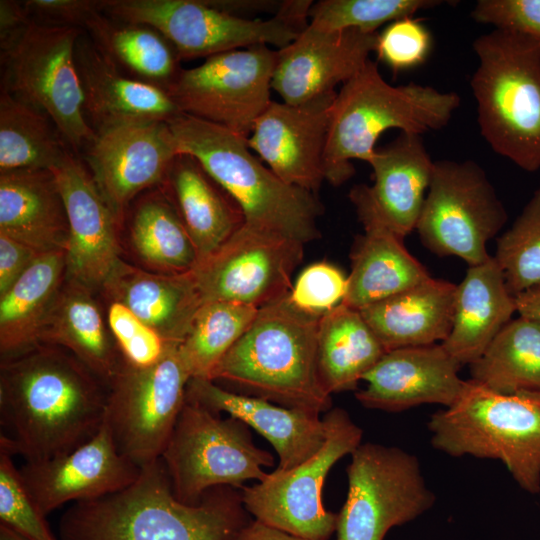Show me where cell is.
I'll return each instance as SVG.
<instances>
[{
    "label": "cell",
    "instance_id": "cell-51",
    "mask_svg": "<svg viewBox=\"0 0 540 540\" xmlns=\"http://www.w3.org/2000/svg\"><path fill=\"white\" fill-rule=\"evenodd\" d=\"M515 303L520 316L540 323V284L516 295Z\"/></svg>",
    "mask_w": 540,
    "mask_h": 540
},
{
    "label": "cell",
    "instance_id": "cell-23",
    "mask_svg": "<svg viewBox=\"0 0 540 540\" xmlns=\"http://www.w3.org/2000/svg\"><path fill=\"white\" fill-rule=\"evenodd\" d=\"M75 57L85 114L95 132L131 122H168L181 113L165 89L124 74L82 34Z\"/></svg>",
    "mask_w": 540,
    "mask_h": 540
},
{
    "label": "cell",
    "instance_id": "cell-7",
    "mask_svg": "<svg viewBox=\"0 0 540 540\" xmlns=\"http://www.w3.org/2000/svg\"><path fill=\"white\" fill-rule=\"evenodd\" d=\"M434 448L454 457L501 460L517 484L540 492V393L502 394L466 381L455 404L428 422Z\"/></svg>",
    "mask_w": 540,
    "mask_h": 540
},
{
    "label": "cell",
    "instance_id": "cell-5",
    "mask_svg": "<svg viewBox=\"0 0 540 540\" xmlns=\"http://www.w3.org/2000/svg\"><path fill=\"white\" fill-rule=\"evenodd\" d=\"M179 154L194 157L241 208L245 223L303 244L320 237L317 194L289 185L251 153L247 139L180 113L168 121Z\"/></svg>",
    "mask_w": 540,
    "mask_h": 540
},
{
    "label": "cell",
    "instance_id": "cell-47",
    "mask_svg": "<svg viewBox=\"0 0 540 540\" xmlns=\"http://www.w3.org/2000/svg\"><path fill=\"white\" fill-rule=\"evenodd\" d=\"M33 21L86 28L102 11V0H27L23 2Z\"/></svg>",
    "mask_w": 540,
    "mask_h": 540
},
{
    "label": "cell",
    "instance_id": "cell-4",
    "mask_svg": "<svg viewBox=\"0 0 540 540\" xmlns=\"http://www.w3.org/2000/svg\"><path fill=\"white\" fill-rule=\"evenodd\" d=\"M460 105L455 92L417 83L393 86L369 59L337 92L324 151L325 180L338 186L350 179L352 160L369 163L380 135L389 129L422 135L445 127Z\"/></svg>",
    "mask_w": 540,
    "mask_h": 540
},
{
    "label": "cell",
    "instance_id": "cell-8",
    "mask_svg": "<svg viewBox=\"0 0 540 540\" xmlns=\"http://www.w3.org/2000/svg\"><path fill=\"white\" fill-rule=\"evenodd\" d=\"M312 3L283 1L266 20L244 18L205 0H102V11L118 21L154 28L183 60L257 45L282 49L308 26Z\"/></svg>",
    "mask_w": 540,
    "mask_h": 540
},
{
    "label": "cell",
    "instance_id": "cell-27",
    "mask_svg": "<svg viewBox=\"0 0 540 540\" xmlns=\"http://www.w3.org/2000/svg\"><path fill=\"white\" fill-rule=\"evenodd\" d=\"M103 289L151 327L166 344H180L203 304L192 272L151 273L121 260Z\"/></svg>",
    "mask_w": 540,
    "mask_h": 540
},
{
    "label": "cell",
    "instance_id": "cell-40",
    "mask_svg": "<svg viewBox=\"0 0 540 540\" xmlns=\"http://www.w3.org/2000/svg\"><path fill=\"white\" fill-rule=\"evenodd\" d=\"M493 257L512 296L540 284V189L498 238Z\"/></svg>",
    "mask_w": 540,
    "mask_h": 540
},
{
    "label": "cell",
    "instance_id": "cell-31",
    "mask_svg": "<svg viewBox=\"0 0 540 540\" xmlns=\"http://www.w3.org/2000/svg\"><path fill=\"white\" fill-rule=\"evenodd\" d=\"M166 180L198 263L217 251L245 222L241 208L188 154H178ZM197 263V264H198Z\"/></svg>",
    "mask_w": 540,
    "mask_h": 540
},
{
    "label": "cell",
    "instance_id": "cell-12",
    "mask_svg": "<svg viewBox=\"0 0 540 540\" xmlns=\"http://www.w3.org/2000/svg\"><path fill=\"white\" fill-rule=\"evenodd\" d=\"M322 420L326 438L318 452L241 489L243 505L255 520L307 540H328L336 531L338 514L324 508L322 487L331 467L354 452L363 434L341 408H331Z\"/></svg>",
    "mask_w": 540,
    "mask_h": 540
},
{
    "label": "cell",
    "instance_id": "cell-25",
    "mask_svg": "<svg viewBox=\"0 0 540 540\" xmlns=\"http://www.w3.org/2000/svg\"><path fill=\"white\" fill-rule=\"evenodd\" d=\"M372 186H354L349 196L361 199L401 237L416 229L431 182L432 161L421 135L404 133L369 161Z\"/></svg>",
    "mask_w": 540,
    "mask_h": 540
},
{
    "label": "cell",
    "instance_id": "cell-3",
    "mask_svg": "<svg viewBox=\"0 0 540 540\" xmlns=\"http://www.w3.org/2000/svg\"><path fill=\"white\" fill-rule=\"evenodd\" d=\"M322 315L298 308L289 295L259 308L209 380L230 383L240 394L316 413L331 409L317 367Z\"/></svg>",
    "mask_w": 540,
    "mask_h": 540
},
{
    "label": "cell",
    "instance_id": "cell-46",
    "mask_svg": "<svg viewBox=\"0 0 540 540\" xmlns=\"http://www.w3.org/2000/svg\"><path fill=\"white\" fill-rule=\"evenodd\" d=\"M471 16L478 23L514 32L540 45V0H479Z\"/></svg>",
    "mask_w": 540,
    "mask_h": 540
},
{
    "label": "cell",
    "instance_id": "cell-30",
    "mask_svg": "<svg viewBox=\"0 0 540 540\" xmlns=\"http://www.w3.org/2000/svg\"><path fill=\"white\" fill-rule=\"evenodd\" d=\"M516 311L503 272L493 256L469 266L456 285L451 331L441 343L461 365H470L486 350Z\"/></svg>",
    "mask_w": 540,
    "mask_h": 540
},
{
    "label": "cell",
    "instance_id": "cell-1",
    "mask_svg": "<svg viewBox=\"0 0 540 540\" xmlns=\"http://www.w3.org/2000/svg\"><path fill=\"white\" fill-rule=\"evenodd\" d=\"M108 386L69 351L38 344L2 359L0 447L25 462L65 455L106 416Z\"/></svg>",
    "mask_w": 540,
    "mask_h": 540
},
{
    "label": "cell",
    "instance_id": "cell-50",
    "mask_svg": "<svg viewBox=\"0 0 540 540\" xmlns=\"http://www.w3.org/2000/svg\"><path fill=\"white\" fill-rule=\"evenodd\" d=\"M233 540H307L277 528L271 527L263 522L254 520L248 522L235 535Z\"/></svg>",
    "mask_w": 540,
    "mask_h": 540
},
{
    "label": "cell",
    "instance_id": "cell-6",
    "mask_svg": "<svg viewBox=\"0 0 540 540\" xmlns=\"http://www.w3.org/2000/svg\"><path fill=\"white\" fill-rule=\"evenodd\" d=\"M470 80L480 133L494 152L528 172L540 168V45L494 29L473 42Z\"/></svg>",
    "mask_w": 540,
    "mask_h": 540
},
{
    "label": "cell",
    "instance_id": "cell-44",
    "mask_svg": "<svg viewBox=\"0 0 540 540\" xmlns=\"http://www.w3.org/2000/svg\"><path fill=\"white\" fill-rule=\"evenodd\" d=\"M108 323L122 357L131 365H152L167 348L168 344L151 327L120 302L110 304Z\"/></svg>",
    "mask_w": 540,
    "mask_h": 540
},
{
    "label": "cell",
    "instance_id": "cell-32",
    "mask_svg": "<svg viewBox=\"0 0 540 540\" xmlns=\"http://www.w3.org/2000/svg\"><path fill=\"white\" fill-rule=\"evenodd\" d=\"M91 293L86 286L66 279L39 343L69 351L108 386L124 358L119 357Z\"/></svg>",
    "mask_w": 540,
    "mask_h": 540
},
{
    "label": "cell",
    "instance_id": "cell-52",
    "mask_svg": "<svg viewBox=\"0 0 540 540\" xmlns=\"http://www.w3.org/2000/svg\"><path fill=\"white\" fill-rule=\"evenodd\" d=\"M0 540H26L8 527L0 525Z\"/></svg>",
    "mask_w": 540,
    "mask_h": 540
},
{
    "label": "cell",
    "instance_id": "cell-24",
    "mask_svg": "<svg viewBox=\"0 0 540 540\" xmlns=\"http://www.w3.org/2000/svg\"><path fill=\"white\" fill-rule=\"evenodd\" d=\"M186 398L207 409L243 421L268 440L279 456V470H289L323 446L326 432L319 413L287 408L270 401L229 391L214 381L191 378Z\"/></svg>",
    "mask_w": 540,
    "mask_h": 540
},
{
    "label": "cell",
    "instance_id": "cell-26",
    "mask_svg": "<svg viewBox=\"0 0 540 540\" xmlns=\"http://www.w3.org/2000/svg\"><path fill=\"white\" fill-rule=\"evenodd\" d=\"M364 233L357 236L351 251V272L341 303L362 310L430 277L426 268L410 254L403 237L391 229L359 198L349 196Z\"/></svg>",
    "mask_w": 540,
    "mask_h": 540
},
{
    "label": "cell",
    "instance_id": "cell-41",
    "mask_svg": "<svg viewBox=\"0 0 540 540\" xmlns=\"http://www.w3.org/2000/svg\"><path fill=\"white\" fill-rule=\"evenodd\" d=\"M442 3L438 0H321L311 5L309 25L324 32L358 29L373 33L385 23L413 17L417 11Z\"/></svg>",
    "mask_w": 540,
    "mask_h": 540
},
{
    "label": "cell",
    "instance_id": "cell-43",
    "mask_svg": "<svg viewBox=\"0 0 540 540\" xmlns=\"http://www.w3.org/2000/svg\"><path fill=\"white\" fill-rule=\"evenodd\" d=\"M432 37L420 19L405 17L378 33L375 52L394 73L415 68L428 57Z\"/></svg>",
    "mask_w": 540,
    "mask_h": 540
},
{
    "label": "cell",
    "instance_id": "cell-18",
    "mask_svg": "<svg viewBox=\"0 0 540 540\" xmlns=\"http://www.w3.org/2000/svg\"><path fill=\"white\" fill-rule=\"evenodd\" d=\"M68 220L66 279L87 288H103L121 262L117 216L91 173L71 153L50 169Z\"/></svg>",
    "mask_w": 540,
    "mask_h": 540
},
{
    "label": "cell",
    "instance_id": "cell-19",
    "mask_svg": "<svg viewBox=\"0 0 540 540\" xmlns=\"http://www.w3.org/2000/svg\"><path fill=\"white\" fill-rule=\"evenodd\" d=\"M337 92L292 105L271 101L247 139L249 148L285 183L317 194Z\"/></svg>",
    "mask_w": 540,
    "mask_h": 540
},
{
    "label": "cell",
    "instance_id": "cell-37",
    "mask_svg": "<svg viewBox=\"0 0 540 540\" xmlns=\"http://www.w3.org/2000/svg\"><path fill=\"white\" fill-rule=\"evenodd\" d=\"M469 366L471 380L492 391L540 393V323L511 319Z\"/></svg>",
    "mask_w": 540,
    "mask_h": 540
},
{
    "label": "cell",
    "instance_id": "cell-2",
    "mask_svg": "<svg viewBox=\"0 0 540 540\" xmlns=\"http://www.w3.org/2000/svg\"><path fill=\"white\" fill-rule=\"evenodd\" d=\"M249 521L241 493L209 489L200 503L180 502L161 458L127 488L73 503L58 524L60 540H233Z\"/></svg>",
    "mask_w": 540,
    "mask_h": 540
},
{
    "label": "cell",
    "instance_id": "cell-36",
    "mask_svg": "<svg viewBox=\"0 0 540 540\" xmlns=\"http://www.w3.org/2000/svg\"><path fill=\"white\" fill-rule=\"evenodd\" d=\"M70 152L51 118L2 90L0 96V173L48 169Z\"/></svg>",
    "mask_w": 540,
    "mask_h": 540
},
{
    "label": "cell",
    "instance_id": "cell-9",
    "mask_svg": "<svg viewBox=\"0 0 540 540\" xmlns=\"http://www.w3.org/2000/svg\"><path fill=\"white\" fill-rule=\"evenodd\" d=\"M248 427L186 398L160 457L180 502L196 505L211 488L242 489L267 477L262 467L273 466L274 458L254 444Z\"/></svg>",
    "mask_w": 540,
    "mask_h": 540
},
{
    "label": "cell",
    "instance_id": "cell-42",
    "mask_svg": "<svg viewBox=\"0 0 540 540\" xmlns=\"http://www.w3.org/2000/svg\"><path fill=\"white\" fill-rule=\"evenodd\" d=\"M28 492L13 455L0 447V525L26 540H57Z\"/></svg>",
    "mask_w": 540,
    "mask_h": 540
},
{
    "label": "cell",
    "instance_id": "cell-45",
    "mask_svg": "<svg viewBox=\"0 0 540 540\" xmlns=\"http://www.w3.org/2000/svg\"><path fill=\"white\" fill-rule=\"evenodd\" d=\"M347 284V277L340 269L327 262H318L301 272L289 298L298 308L323 315L343 301Z\"/></svg>",
    "mask_w": 540,
    "mask_h": 540
},
{
    "label": "cell",
    "instance_id": "cell-28",
    "mask_svg": "<svg viewBox=\"0 0 540 540\" xmlns=\"http://www.w3.org/2000/svg\"><path fill=\"white\" fill-rule=\"evenodd\" d=\"M456 285L431 276L360 310L386 352L443 343L452 328Z\"/></svg>",
    "mask_w": 540,
    "mask_h": 540
},
{
    "label": "cell",
    "instance_id": "cell-15",
    "mask_svg": "<svg viewBox=\"0 0 540 540\" xmlns=\"http://www.w3.org/2000/svg\"><path fill=\"white\" fill-rule=\"evenodd\" d=\"M278 51L267 45L223 52L182 69L167 93L181 113L248 139L269 103Z\"/></svg>",
    "mask_w": 540,
    "mask_h": 540
},
{
    "label": "cell",
    "instance_id": "cell-17",
    "mask_svg": "<svg viewBox=\"0 0 540 540\" xmlns=\"http://www.w3.org/2000/svg\"><path fill=\"white\" fill-rule=\"evenodd\" d=\"M85 150L90 173L118 220L139 192L167 178L179 154L165 121L131 122L97 131Z\"/></svg>",
    "mask_w": 540,
    "mask_h": 540
},
{
    "label": "cell",
    "instance_id": "cell-22",
    "mask_svg": "<svg viewBox=\"0 0 540 540\" xmlns=\"http://www.w3.org/2000/svg\"><path fill=\"white\" fill-rule=\"evenodd\" d=\"M461 366L441 343L387 351L363 376L367 385L355 397L366 408L388 412L426 403L448 408L466 384L458 376Z\"/></svg>",
    "mask_w": 540,
    "mask_h": 540
},
{
    "label": "cell",
    "instance_id": "cell-13",
    "mask_svg": "<svg viewBox=\"0 0 540 540\" xmlns=\"http://www.w3.org/2000/svg\"><path fill=\"white\" fill-rule=\"evenodd\" d=\"M507 212L480 165L472 160L434 162L416 225L422 244L438 256H457L469 266L486 261L487 243Z\"/></svg>",
    "mask_w": 540,
    "mask_h": 540
},
{
    "label": "cell",
    "instance_id": "cell-16",
    "mask_svg": "<svg viewBox=\"0 0 540 540\" xmlns=\"http://www.w3.org/2000/svg\"><path fill=\"white\" fill-rule=\"evenodd\" d=\"M304 244L247 223L191 271L202 302L228 301L261 308L290 294Z\"/></svg>",
    "mask_w": 540,
    "mask_h": 540
},
{
    "label": "cell",
    "instance_id": "cell-35",
    "mask_svg": "<svg viewBox=\"0 0 540 540\" xmlns=\"http://www.w3.org/2000/svg\"><path fill=\"white\" fill-rule=\"evenodd\" d=\"M98 49L129 76L167 91L181 61L168 40L154 28L97 14L85 28Z\"/></svg>",
    "mask_w": 540,
    "mask_h": 540
},
{
    "label": "cell",
    "instance_id": "cell-39",
    "mask_svg": "<svg viewBox=\"0 0 540 540\" xmlns=\"http://www.w3.org/2000/svg\"><path fill=\"white\" fill-rule=\"evenodd\" d=\"M131 242L142 260L166 274L190 272L198 263L195 246L176 209L161 198L137 207Z\"/></svg>",
    "mask_w": 540,
    "mask_h": 540
},
{
    "label": "cell",
    "instance_id": "cell-38",
    "mask_svg": "<svg viewBox=\"0 0 540 540\" xmlns=\"http://www.w3.org/2000/svg\"><path fill=\"white\" fill-rule=\"evenodd\" d=\"M258 308L228 302H204L179 352L191 378L209 379L212 371L255 319Z\"/></svg>",
    "mask_w": 540,
    "mask_h": 540
},
{
    "label": "cell",
    "instance_id": "cell-29",
    "mask_svg": "<svg viewBox=\"0 0 540 540\" xmlns=\"http://www.w3.org/2000/svg\"><path fill=\"white\" fill-rule=\"evenodd\" d=\"M0 233L40 253L66 250L68 220L51 170L0 173Z\"/></svg>",
    "mask_w": 540,
    "mask_h": 540
},
{
    "label": "cell",
    "instance_id": "cell-10",
    "mask_svg": "<svg viewBox=\"0 0 540 540\" xmlns=\"http://www.w3.org/2000/svg\"><path fill=\"white\" fill-rule=\"evenodd\" d=\"M81 30L32 21L2 50L8 92L46 113L73 150L95 137L84 109L76 64Z\"/></svg>",
    "mask_w": 540,
    "mask_h": 540
},
{
    "label": "cell",
    "instance_id": "cell-21",
    "mask_svg": "<svg viewBox=\"0 0 540 540\" xmlns=\"http://www.w3.org/2000/svg\"><path fill=\"white\" fill-rule=\"evenodd\" d=\"M377 38V32H324L308 24L293 42L277 50L272 89L292 105L335 93L338 84L347 82L367 63Z\"/></svg>",
    "mask_w": 540,
    "mask_h": 540
},
{
    "label": "cell",
    "instance_id": "cell-11",
    "mask_svg": "<svg viewBox=\"0 0 540 540\" xmlns=\"http://www.w3.org/2000/svg\"><path fill=\"white\" fill-rule=\"evenodd\" d=\"M179 345L168 344L149 366L124 360L108 385L105 423L118 452L140 469L161 457L186 400L191 376Z\"/></svg>",
    "mask_w": 540,
    "mask_h": 540
},
{
    "label": "cell",
    "instance_id": "cell-33",
    "mask_svg": "<svg viewBox=\"0 0 540 540\" xmlns=\"http://www.w3.org/2000/svg\"><path fill=\"white\" fill-rule=\"evenodd\" d=\"M66 277L65 251L40 254L12 287L0 296L2 359L40 344L43 326Z\"/></svg>",
    "mask_w": 540,
    "mask_h": 540
},
{
    "label": "cell",
    "instance_id": "cell-14",
    "mask_svg": "<svg viewBox=\"0 0 540 540\" xmlns=\"http://www.w3.org/2000/svg\"><path fill=\"white\" fill-rule=\"evenodd\" d=\"M347 475L337 540H383L391 528L416 519L435 501L417 457L398 447L360 444Z\"/></svg>",
    "mask_w": 540,
    "mask_h": 540
},
{
    "label": "cell",
    "instance_id": "cell-49",
    "mask_svg": "<svg viewBox=\"0 0 540 540\" xmlns=\"http://www.w3.org/2000/svg\"><path fill=\"white\" fill-rule=\"evenodd\" d=\"M25 6L20 2H0V39L2 50L11 45L32 22Z\"/></svg>",
    "mask_w": 540,
    "mask_h": 540
},
{
    "label": "cell",
    "instance_id": "cell-48",
    "mask_svg": "<svg viewBox=\"0 0 540 540\" xmlns=\"http://www.w3.org/2000/svg\"><path fill=\"white\" fill-rule=\"evenodd\" d=\"M40 254L31 246L0 233V296L12 287Z\"/></svg>",
    "mask_w": 540,
    "mask_h": 540
},
{
    "label": "cell",
    "instance_id": "cell-20",
    "mask_svg": "<svg viewBox=\"0 0 540 540\" xmlns=\"http://www.w3.org/2000/svg\"><path fill=\"white\" fill-rule=\"evenodd\" d=\"M24 484L43 515L69 502L94 500L134 483L141 469L122 456L104 421L100 430L73 451L19 469Z\"/></svg>",
    "mask_w": 540,
    "mask_h": 540
},
{
    "label": "cell",
    "instance_id": "cell-34",
    "mask_svg": "<svg viewBox=\"0 0 540 540\" xmlns=\"http://www.w3.org/2000/svg\"><path fill=\"white\" fill-rule=\"evenodd\" d=\"M385 353L359 310L340 303L322 315L317 337V367L321 384L329 395L355 390Z\"/></svg>",
    "mask_w": 540,
    "mask_h": 540
}]
</instances>
